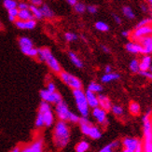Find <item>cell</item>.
Segmentation results:
<instances>
[{
  "label": "cell",
  "mask_w": 152,
  "mask_h": 152,
  "mask_svg": "<svg viewBox=\"0 0 152 152\" xmlns=\"http://www.w3.org/2000/svg\"><path fill=\"white\" fill-rule=\"evenodd\" d=\"M71 139V130L68 122L58 121L53 125L52 131V142L56 149L65 148Z\"/></svg>",
  "instance_id": "cell-1"
},
{
  "label": "cell",
  "mask_w": 152,
  "mask_h": 152,
  "mask_svg": "<svg viewBox=\"0 0 152 152\" xmlns=\"http://www.w3.org/2000/svg\"><path fill=\"white\" fill-rule=\"evenodd\" d=\"M55 113L54 109H52L51 104L41 101L38 105L37 114L35 121V127L37 130H40L44 127L50 128L55 124Z\"/></svg>",
  "instance_id": "cell-2"
},
{
  "label": "cell",
  "mask_w": 152,
  "mask_h": 152,
  "mask_svg": "<svg viewBox=\"0 0 152 152\" xmlns=\"http://www.w3.org/2000/svg\"><path fill=\"white\" fill-rule=\"evenodd\" d=\"M37 59L39 62L45 63L50 69V71L53 72L54 74L59 75L63 71L61 64L59 63L57 58L52 54L50 49L48 47L38 48V54Z\"/></svg>",
  "instance_id": "cell-3"
},
{
  "label": "cell",
  "mask_w": 152,
  "mask_h": 152,
  "mask_svg": "<svg viewBox=\"0 0 152 152\" xmlns=\"http://www.w3.org/2000/svg\"><path fill=\"white\" fill-rule=\"evenodd\" d=\"M79 129H80L81 134L84 136H88L92 140H99L103 136L102 129L91 122L89 118L81 117L80 121L78 122Z\"/></svg>",
  "instance_id": "cell-4"
},
{
  "label": "cell",
  "mask_w": 152,
  "mask_h": 152,
  "mask_svg": "<svg viewBox=\"0 0 152 152\" xmlns=\"http://www.w3.org/2000/svg\"><path fill=\"white\" fill-rule=\"evenodd\" d=\"M72 92H73V97L79 116L89 118L91 114V107L88 104L87 98H86L85 91L82 89H78L72 91Z\"/></svg>",
  "instance_id": "cell-5"
},
{
  "label": "cell",
  "mask_w": 152,
  "mask_h": 152,
  "mask_svg": "<svg viewBox=\"0 0 152 152\" xmlns=\"http://www.w3.org/2000/svg\"><path fill=\"white\" fill-rule=\"evenodd\" d=\"M20 50L23 53L30 58H37L38 49H37L32 39L28 37H20L18 39Z\"/></svg>",
  "instance_id": "cell-6"
},
{
  "label": "cell",
  "mask_w": 152,
  "mask_h": 152,
  "mask_svg": "<svg viewBox=\"0 0 152 152\" xmlns=\"http://www.w3.org/2000/svg\"><path fill=\"white\" fill-rule=\"evenodd\" d=\"M59 77H60L62 82L66 85L67 87H69L70 89H72V91L82 89V86H83L82 81L77 77L69 73V72L63 70L61 73L59 74Z\"/></svg>",
  "instance_id": "cell-7"
},
{
  "label": "cell",
  "mask_w": 152,
  "mask_h": 152,
  "mask_svg": "<svg viewBox=\"0 0 152 152\" xmlns=\"http://www.w3.org/2000/svg\"><path fill=\"white\" fill-rule=\"evenodd\" d=\"M152 110L148 109L142 117V127H143V140H152V121H151Z\"/></svg>",
  "instance_id": "cell-8"
},
{
  "label": "cell",
  "mask_w": 152,
  "mask_h": 152,
  "mask_svg": "<svg viewBox=\"0 0 152 152\" xmlns=\"http://www.w3.org/2000/svg\"><path fill=\"white\" fill-rule=\"evenodd\" d=\"M107 113L105 110L101 108L100 107H97L95 108H92L91 110V115L94 118V120L96 121V123L103 128H107L108 126V118Z\"/></svg>",
  "instance_id": "cell-9"
},
{
  "label": "cell",
  "mask_w": 152,
  "mask_h": 152,
  "mask_svg": "<svg viewBox=\"0 0 152 152\" xmlns=\"http://www.w3.org/2000/svg\"><path fill=\"white\" fill-rule=\"evenodd\" d=\"M54 113H55V117L58 118V121L68 122L72 111L69 109L68 104L63 100L62 102L54 105Z\"/></svg>",
  "instance_id": "cell-10"
},
{
  "label": "cell",
  "mask_w": 152,
  "mask_h": 152,
  "mask_svg": "<svg viewBox=\"0 0 152 152\" xmlns=\"http://www.w3.org/2000/svg\"><path fill=\"white\" fill-rule=\"evenodd\" d=\"M39 96H40L42 101L49 103L50 104L55 105L63 101V97L60 92H58V91L51 92V91H49L47 89H43L39 91Z\"/></svg>",
  "instance_id": "cell-11"
},
{
  "label": "cell",
  "mask_w": 152,
  "mask_h": 152,
  "mask_svg": "<svg viewBox=\"0 0 152 152\" xmlns=\"http://www.w3.org/2000/svg\"><path fill=\"white\" fill-rule=\"evenodd\" d=\"M148 36H152V25L141 26V27H134V31L131 34V38L133 41H139L141 38Z\"/></svg>",
  "instance_id": "cell-12"
},
{
  "label": "cell",
  "mask_w": 152,
  "mask_h": 152,
  "mask_svg": "<svg viewBox=\"0 0 152 152\" xmlns=\"http://www.w3.org/2000/svg\"><path fill=\"white\" fill-rule=\"evenodd\" d=\"M22 152H44V140L38 137L33 142L22 147Z\"/></svg>",
  "instance_id": "cell-13"
},
{
  "label": "cell",
  "mask_w": 152,
  "mask_h": 152,
  "mask_svg": "<svg viewBox=\"0 0 152 152\" xmlns=\"http://www.w3.org/2000/svg\"><path fill=\"white\" fill-rule=\"evenodd\" d=\"M142 145H143V141L137 137L126 136L121 140V146L123 147V148L132 150L134 152H135L137 148H139Z\"/></svg>",
  "instance_id": "cell-14"
},
{
  "label": "cell",
  "mask_w": 152,
  "mask_h": 152,
  "mask_svg": "<svg viewBox=\"0 0 152 152\" xmlns=\"http://www.w3.org/2000/svg\"><path fill=\"white\" fill-rule=\"evenodd\" d=\"M125 50H126L129 53L138 55V54H143L144 55V48L143 46L137 41L131 40L126 43L125 45Z\"/></svg>",
  "instance_id": "cell-15"
},
{
  "label": "cell",
  "mask_w": 152,
  "mask_h": 152,
  "mask_svg": "<svg viewBox=\"0 0 152 152\" xmlns=\"http://www.w3.org/2000/svg\"><path fill=\"white\" fill-rule=\"evenodd\" d=\"M15 26L21 30H33L37 26V20H29V21H21L17 20L14 23Z\"/></svg>",
  "instance_id": "cell-16"
},
{
  "label": "cell",
  "mask_w": 152,
  "mask_h": 152,
  "mask_svg": "<svg viewBox=\"0 0 152 152\" xmlns=\"http://www.w3.org/2000/svg\"><path fill=\"white\" fill-rule=\"evenodd\" d=\"M98 99H99V107L103 108L104 110H105L107 112H110L111 108H112V105H113L110 98L104 94H99Z\"/></svg>",
  "instance_id": "cell-17"
},
{
  "label": "cell",
  "mask_w": 152,
  "mask_h": 152,
  "mask_svg": "<svg viewBox=\"0 0 152 152\" xmlns=\"http://www.w3.org/2000/svg\"><path fill=\"white\" fill-rule=\"evenodd\" d=\"M138 42L143 46L144 54H148V55L152 54V36L143 37Z\"/></svg>",
  "instance_id": "cell-18"
},
{
  "label": "cell",
  "mask_w": 152,
  "mask_h": 152,
  "mask_svg": "<svg viewBox=\"0 0 152 152\" xmlns=\"http://www.w3.org/2000/svg\"><path fill=\"white\" fill-rule=\"evenodd\" d=\"M85 94H86V98H87V101H88V104L90 105L91 109L99 107L98 94H94V92H92V91H90L88 90L85 91Z\"/></svg>",
  "instance_id": "cell-19"
},
{
  "label": "cell",
  "mask_w": 152,
  "mask_h": 152,
  "mask_svg": "<svg viewBox=\"0 0 152 152\" xmlns=\"http://www.w3.org/2000/svg\"><path fill=\"white\" fill-rule=\"evenodd\" d=\"M121 146V141L120 140H114L110 142L109 144L105 145L102 148L99 149L98 152H116Z\"/></svg>",
  "instance_id": "cell-20"
},
{
  "label": "cell",
  "mask_w": 152,
  "mask_h": 152,
  "mask_svg": "<svg viewBox=\"0 0 152 152\" xmlns=\"http://www.w3.org/2000/svg\"><path fill=\"white\" fill-rule=\"evenodd\" d=\"M140 62V71H148L152 66V57L151 55L144 54Z\"/></svg>",
  "instance_id": "cell-21"
},
{
  "label": "cell",
  "mask_w": 152,
  "mask_h": 152,
  "mask_svg": "<svg viewBox=\"0 0 152 152\" xmlns=\"http://www.w3.org/2000/svg\"><path fill=\"white\" fill-rule=\"evenodd\" d=\"M121 78V75L117 73V72H111V73H107V74H104L101 77V82L104 84H108L113 81L118 80Z\"/></svg>",
  "instance_id": "cell-22"
},
{
  "label": "cell",
  "mask_w": 152,
  "mask_h": 152,
  "mask_svg": "<svg viewBox=\"0 0 152 152\" xmlns=\"http://www.w3.org/2000/svg\"><path fill=\"white\" fill-rule=\"evenodd\" d=\"M68 57H69V60L71 61V63L73 64L77 68L81 69L84 67V64L82 62V60L80 58L78 57V55L77 53H75L74 51H68Z\"/></svg>",
  "instance_id": "cell-23"
},
{
  "label": "cell",
  "mask_w": 152,
  "mask_h": 152,
  "mask_svg": "<svg viewBox=\"0 0 152 152\" xmlns=\"http://www.w3.org/2000/svg\"><path fill=\"white\" fill-rule=\"evenodd\" d=\"M128 110H129V113L132 116L137 117V116H139L141 114V105L135 101H132V102L129 103Z\"/></svg>",
  "instance_id": "cell-24"
},
{
  "label": "cell",
  "mask_w": 152,
  "mask_h": 152,
  "mask_svg": "<svg viewBox=\"0 0 152 152\" xmlns=\"http://www.w3.org/2000/svg\"><path fill=\"white\" fill-rule=\"evenodd\" d=\"M18 20H21V21H29V20H35V18L29 9V10H19Z\"/></svg>",
  "instance_id": "cell-25"
},
{
  "label": "cell",
  "mask_w": 152,
  "mask_h": 152,
  "mask_svg": "<svg viewBox=\"0 0 152 152\" xmlns=\"http://www.w3.org/2000/svg\"><path fill=\"white\" fill-rule=\"evenodd\" d=\"M121 11H122V14L125 18L132 20V21L136 18V15H135L134 10L132 9L130 6H123L121 9Z\"/></svg>",
  "instance_id": "cell-26"
},
{
  "label": "cell",
  "mask_w": 152,
  "mask_h": 152,
  "mask_svg": "<svg viewBox=\"0 0 152 152\" xmlns=\"http://www.w3.org/2000/svg\"><path fill=\"white\" fill-rule=\"evenodd\" d=\"M40 10L42 11L43 18H46V19H52V18H54V16H55L54 11L52 10L47 4H43L40 7Z\"/></svg>",
  "instance_id": "cell-27"
},
{
  "label": "cell",
  "mask_w": 152,
  "mask_h": 152,
  "mask_svg": "<svg viewBox=\"0 0 152 152\" xmlns=\"http://www.w3.org/2000/svg\"><path fill=\"white\" fill-rule=\"evenodd\" d=\"M103 89H104L103 86L100 83L96 82V81H91V82H90L89 85H88V87H87V90L88 91L94 92V94H102Z\"/></svg>",
  "instance_id": "cell-28"
},
{
  "label": "cell",
  "mask_w": 152,
  "mask_h": 152,
  "mask_svg": "<svg viewBox=\"0 0 152 152\" xmlns=\"http://www.w3.org/2000/svg\"><path fill=\"white\" fill-rule=\"evenodd\" d=\"M129 69L132 73L139 74V72H140V62H139V60L136 58L132 59L131 62L129 63Z\"/></svg>",
  "instance_id": "cell-29"
},
{
  "label": "cell",
  "mask_w": 152,
  "mask_h": 152,
  "mask_svg": "<svg viewBox=\"0 0 152 152\" xmlns=\"http://www.w3.org/2000/svg\"><path fill=\"white\" fill-rule=\"evenodd\" d=\"M90 149V143L87 140H81L77 143L75 150L76 152H87Z\"/></svg>",
  "instance_id": "cell-30"
},
{
  "label": "cell",
  "mask_w": 152,
  "mask_h": 152,
  "mask_svg": "<svg viewBox=\"0 0 152 152\" xmlns=\"http://www.w3.org/2000/svg\"><path fill=\"white\" fill-rule=\"evenodd\" d=\"M111 113L113 114L115 117H117V118H123V116H124V108L121 107V104H113L112 105V108H111Z\"/></svg>",
  "instance_id": "cell-31"
},
{
  "label": "cell",
  "mask_w": 152,
  "mask_h": 152,
  "mask_svg": "<svg viewBox=\"0 0 152 152\" xmlns=\"http://www.w3.org/2000/svg\"><path fill=\"white\" fill-rule=\"evenodd\" d=\"M30 10L32 12L33 16H34L35 20H41V19H43L42 11H41V10H40L39 7H36V6L30 5Z\"/></svg>",
  "instance_id": "cell-32"
},
{
  "label": "cell",
  "mask_w": 152,
  "mask_h": 152,
  "mask_svg": "<svg viewBox=\"0 0 152 152\" xmlns=\"http://www.w3.org/2000/svg\"><path fill=\"white\" fill-rule=\"evenodd\" d=\"M94 26H95L96 30H98L99 32H104V33H105V32H108L110 30L109 25L107 23L103 22V21H98V22H96L95 24H94Z\"/></svg>",
  "instance_id": "cell-33"
},
{
  "label": "cell",
  "mask_w": 152,
  "mask_h": 152,
  "mask_svg": "<svg viewBox=\"0 0 152 152\" xmlns=\"http://www.w3.org/2000/svg\"><path fill=\"white\" fill-rule=\"evenodd\" d=\"M3 6L7 10H10L12 9L18 8V3L16 0H4Z\"/></svg>",
  "instance_id": "cell-34"
},
{
  "label": "cell",
  "mask_w": 152,
  "mask_h": 152,
  "mask_svg": "<svg viewBox=\"0 0 152 152\" xmlns=\"http://www.w3.org/2000/svg\"><path fill=\"white\" fill-rule=\"evenodd\" d=\"M8 14H9V20L10 22L15 23L18 20V14H19V9H12L10 10H8Z\"/></svg>",
  "instance_id": "cell-35"
},
{
  "label": "cell",
  "mask_w": 152,
  "mask_h": 152,
  "mask_svg": "<svg viewBox=\"0 0 152 152\" xmlns=\"http://www.w3.org/2000/svg\"><path fill=\"white\" fill-rule=\"evenodd\" d=\"M64 39H65V41H67L69 43L75 42L78 39V36L73 32H66L64 34Z\"/></svg>",
  "instance_id": "cell-36"
},
{
  "label": "cell",
  "mask_w": 152,
  "mask_h": 152,
  "mask_svg": "<svg viewBox=\"0 0 152 152\" xmlns=\"http://www.w3.org/2000/svg\"><path fill=\"white\" fill-rule=\"evenodd\" d=\"M74 10L77 13H78V14H82V13H84L86 10H87V6L82 2H77L74 6Z\"/></svg>",
  "instance_id": "cell-37"
},
{
  "label": "cell",
  "mask_w": 152,
  "mask_h": 152,
  "mask_svg": "<svg viewBox=\"0 0 152 152\" xmlns=\"http://www.w3.org/2000/svg\"><path fill=\"white\" fill-rule=\"evenodd\" d=\"M146 25H152V18L151 17H146L142 19L141 21L137 23L135 27H141V26H146Z\"/></svg>",
  "instance_id": "cell-38"
},
{
  "label": "cell",
  "mask_w": 152,
  "mask_h": 152,
  "mask_svg": "<svg viewBox=\"0 0 152 152\" xmlns=\"http://www.w3.org/2000/svg\"><path fill=\"white\" fill-rule=\"evenodd\" d=\"M143 152H152V140H143Z\"/></svg>",
  "instance_id": "cell-39"
},
{
  "label": "cell",
  "mask_w": 152,
  "mask_h": 152,
  "mask_svg": "<svg viewBox=\"0 0 152 152\" xmlns=\"http://www.w3.org/2000/svg\"><path fill=\"white\" fill-rule=\"evenodd\" d=\"M46 89H47L49 91H51V92L57 91L56 85H55V83H54L53 81H52V80L48 81V83H47V87H46Z\"/></svg>",
  "instance_id": "cell-40"
},
{
  "label": "cell",
  "mask_w": 152,
  "mask_h": 152,
  "mask_svg": "<svg viewBox=\"0 0 152 152\" xmlns=\"http://www.w3.org/2000/svg\"><path fill=\"white\" fill-rule=\"evenodd\" d=\"M87 11L90 13V14H96L98 12V8L95 5H89L87 6Z\"/></svg>",
  "instance_id": "cell-41"
},
{
  "label": "cell",
  "mask_w": 152,
  "mask_h": 152,
  "mask_svg": "<svg viewBox=\"0 0 152 152\" xmlns=\"http://www.w3.org/2000/svg\"><path fill=\"white\" fill-rule=\"evenodd\" d=\"M139 75H141L145 78L148 79V80H151L152 81V73H151L149 70L148 71H140L139 72Z\"/></svg>",
  "instance_id": "cell-42"
},
{
  "label": "cell",
  "mask_w": 152,
  "mask_h": 152,
  "mask_svg": "<svg viewBox=\"0 0 152 152\" xmlns=\"http://www.w3.org/2000/svg\"><path fill=\"white\" fill-rule=\"evenodd\" d=\"M18 9L19 10H29L30 9V5L27 4L26 2H21L18 3Z\"/></svg>",
  "instance_id": "cell-43"
},
{
  "label": "cell",
  "mask_w": 152,
  "mask_h": 152,
  "mask_svg": "<svg viewBox=\"0 0 152 152\" xmlns=\"http://www.w3.org/2000/svg\"><path fill=\"white\" fill-rule=\"evenodd\" d=\"M112 17H113V20H114V22L117 23V24H118V25H121V23H122V20H121V18L118 16V15H117V14H112Z\"/></svg>",
  "instance_id": "cell-44"
},
{
  "label": "cell",
  "mask_w": 152,
  "mask_h": 152,
  "mask_svg": "<svg viewBox=\"0 0 152 152\" xmlns=\"http://www.w3.org/2000/svg\"><path fill=\"white\" fill-rule=\"evenodd\" d=\"M30 3L32 6H36V7H40L43 5V2H42V0H30Z\"/></svg>",
  "instance_id": "cell-45"
},
{
  "label": "cell",
  "mask_w": 152,
  "mask_h": 152,
  "mask_svg": "<svg viewBox=\"0 0 152 152\" xmlns=\"http://www.w3.org/2000/svg\"><path fill=\"white\" fill-rule=\"evenodd\" d=\"M140 9H141V10H142L144 13H148V12L149 11V8H148V7L146 4H141V5H140Z\"/></svg>",
  "instance_id": "cell-46"
},
{
  "label": "cell",
  "mask_w": 152,
  "mask_h": 152,
  "mask_svg": "<svg viewBox=\"0 0 152 152\" xmlns=\"http://www.w3.org/2000/svg\"><path fill=\"white\" fill-rule=\"evenodd\" d=\"M104 73L105 74H107V73H111V72H113V68H112L111 65L107 64V65H105L104 68Z\"/></svg>",
  "instance_id": "cell-47"
},
{
  "label": "cell",
  "mask_w": 152,
  "mask_h": 152,
  "mask_svg": "<svg viewBox=\"0 0 152 152\" xmlns=\"http://www.w3.org/2000/svg\"><path fill=\"white\" fill-rule=\"evenodd\" d=\"M131 34H132V32L130 30H125V31H122L121 32V36L123 37H131Z\"/></svg>",
  "instance_id": "cell-48"
},
{
  "label": "cell",
  "mask_w": 152,
  "mask_h": 152,
  "mask_svg": "<svg viewBox=\"0 0 152 152\" xmlns=\"http://www.w3.org/2000/svg\"><path fill=\"white\" fill-rule=\"evenodd\" d=\"M9 152H22V147L15 146L14 148H12Z\"/></svg>",
  "instance_id": "cell-49"
},
{
  "label": "cell",
  "mask_w": 152,
  "mask_h": 152,
  "mask_svg": "<svg viewBox=\"0 0 152 152\" xmlns=\"http://www.w3.org/2000/svg\"><path fill=\"white\" fill-rule=\"evenodd\" d=\"M101 49H102L103 52H104V53H110V49L107 47V46L101 45Z\"/></svg>",
  "instance_id": "cell-50"
},
{
  "label": "cell",
  "mask_w": 152,
  "mask_h": 152,
  "mask_svg": "<svg viewBox=\"0 0 152 152\" xmlns=\"http://www.w3.org/2000/svg\"><path fill=\"white\" fill-rule=\"evenodd\" d=\"M66 2L70 5V6H75L77 2H78V0H66Z\"/></svg>",
  "instance_id": "cell-51"
},
{
  "label": "cell",
  "mask_w": 152,
  "mask_h": 152,
  "mask_svg": "<svg viewBox=\"0 0 152 152\" xmlns=\"http://www.w3.org/2000/svg\"><path fill=\"white\" fill-rule=\"evenodd\" d=\"M121 152H134V151H132V150H129V149H126V148H122Z\"/></svg>",
  "instance_id": "cell-52"
},
{
  "label": "cell",
  "mask_w": 152,
  "mask_h": 152,
  "mask_svg": "<svg viewBox=\"0 0 152 152\" xmlns=\"http://www.w3.org/2000/svg\"><path fill=\"white\" fill-rule=\"evenodd\" d=\"M147 1H148V3L149 4V6L152 8V0H147Z\"/></svg>",
  "instance_id": "cell-53"
},
{
  "label": "cell",
  "mask_w": 152,
  "mask_h": 152,
  "mask_svg": "<svg viewBox=\"0 0 152 152\" xmlns=\"http://www.w3.org/2000/svg\"><path fill=\"white\" fill-rule=\"evenodd\" d=\"M3 29V24H2V23L0 22V31H1Z\"/></svg>",
  "instance_id": "cell-54"
},
{
  "label": "cell",
  "mask_w": 152,
  "mask_h": 152,
  "mask_svg": "<svg viewBox=\"0 0 152 152\" xmlns=\"http://www.w3.org/2000/svg\"><path fill=\"white\" fill-rule=\"evenodd\" d=\"M149 71H150V72H151V73H152V66L150 67V69H149Z\"/></svg>",
  "instance_id": "cell-55"
},
{
  "label": "cell",
  "mask_w": 152,
  "mask_h": 152,
  "mask_svg": "<svg viewBox=\"0 0 152 152\" xmlns=\"http://www.w3.org/2000/svg\"><path fill=\"white\" fill-rule=\"evenodd\" d=\"M151 121H152V114H151Z\"/></svg>",
  "instance_id": "cell-56"
}]
</instances>
